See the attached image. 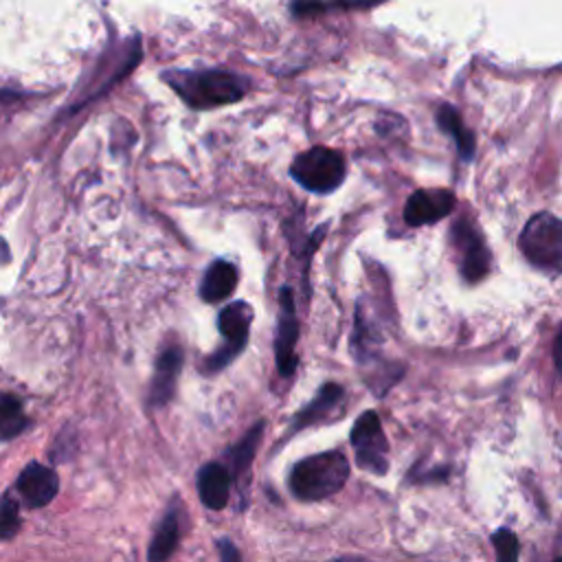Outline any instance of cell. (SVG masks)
I'll use <instances>...</instances> for the list:
<instances>
[{
	"label": "cell",
	"instance_id": "1",
	"mask_svg": "<svg viewBox=\"0 0 562 562\" xmlns=\"http://www.w3.org/2000/svg\"><path fill=\"white\" fill-rule=\"evenodd\" d=\"M162 79L180 94V99L195 110L220 108L239 101L248 92V79L233 70H167Z\"/></svg>",
	"mask_w": 562,
	"mask_h": 562
},
{
	"label": "cell",
	"instance_id": "2",
	"mask_svg": "<svg viewBox=\"0 0 562 562\" xmlns=\"http://www.w3.org/2000/svg\"><path fill=\"white\" fill-rule=\"evenodd\" d=\"M349 479V459L340 450L310 454L292 465L288 485L299 501H323L342 490Z\"/></svg>",
	"mask_w": 562,
	"mask_h": 562
},
{
	"label": "cell",
	"instance_id": "3",
	"mask_svg": "<svg viewBox=\"0 0 562 562\" xmlns=\"http://www.w3.org/2000/svg\"><path fill=\"white\" fill-rule=\"evenodd\" d=\"M345 158L331 147H310L301 151L290 167L292 178L312 193H331L345 180Z\"/></svg>",
	"mask_w": 562,
	"mask_h": 562
},
{
	"label": "cell",
	"instance_id": "4",
	"mask_svg": "<svg viewBox=\"0 0 562 562\" xmlns=\"http://www.w3.org/2000/svg\"><path fill=\"white\" fill-rule=\"evenodd\" d=\"M522 255L540 268H558L562 263V220L551 213L533 215L520 237Z\"/></svg>",
	"mask_w": 562,
	"mask_h": 562
},
{
	"label": "cell",
	"instance_id": "5",
	"mask_svg": "<svg viewBox=\"0 0 562 562\" xmlns=\"http://www.w3.org/2000/svg\"><path fill=\"white\" fill-rule=\"evenodd\" d=\"M349 441L353 448L356 465L371 474H386L389 470V441L382 430L380 417L375 411H364L349 432Z\"/></svg>",
	"mask_w": 562,
	"mask_h": 562
},
{
	"label": "cell",
	"instance_id": "6",
	"mask_svg": "<svg viewBox=\"0 0 562 562\" xmlns=\"http://www.w3.org/2000/svg\"><path fill=\"white\" fill-rule=\"evenodd\" d=\"M252 307L246 301L228 303L217 316V329L224 338L222 347L204 362L206 373L222 371L248 342V331L252 325Z\"/></svg>",
	"mask_w": 562,
	"mask_h": 562
},
{
	"label": "cell",
	"instance_id": "7",
	"mask_svg": "<svg viewBox=\"0 0 562 562\" xmlns=\"http://www.w3.org/2000/svg\"><path fill=\"white\" fill-rule=\"evenodd\" d=\"M279 325H277V338H274V358L277 369L283 378H290L296 369V353L294 345L299 340V321H296V307L292 299V288H281L279 292Z\"/></svg>",
	"mask_w": 562,
	"mask_h": 562
},
{
	"label": "cell",
	"instance_id": "8",
	"mask_svg": "<svg viewBox=\"0 0 562 562\" xmlns=\"http://www.w3.org/2000/svg\"><path fill=\"white\" fill-rule=\"evenodd\" d=\"M457 200L448 189H417L408 195L404 204V222L408 226H426L443 220Z\"/></svg>",
	"mask_w": 562,
	"mask_h": 562
},
{
	"label": "cell",
	"instance_id": "9",
	"mask_svg": "<svg viewBox=\"0 0 562 562\" xmlns=\"http://www.w3.org/2000/svg\"><path fill=\"white\" fill-rule=\"evenodd\" d=\"M15 492L31 509L48 505L59 492V476L53 468L31 461L15 479Z\"/></svg>",
	"mask_w": 562,
	"mask_h": 562
},
{
	"label": "cell",
	"instance_id": "10",
	"mask_svg": "<svg viewBox=\"0 0 562 562\" xmlns=\"http://www.w3.org/2000/svg\"><path fill=\"white\" fill-rule=\"evenodd\" d=\"M454 246L461 250V274L465 281L474 283L483 279L490 270V250L481 235L465 220L452 226Z\"/></svg>",
	"mask_w": 562,
	"mask_h": 562
},
{
	"label": "cell",
	"instance_id": "11",
	"mask_svg": "<svg viewBox=\"0 0 562 562\" xmlns=\"http://www.w3.org/2000/svg\"><path fill=\"white\" fill-rule=\"evenodd\" d=\"M180 527H182V503L180 498H173L154 529V536L147 547V562H167L173 555V551L180 544Z\"/></svg>",
	"mask_w": 562,
	"mask_h": 562
},
{
	"label": "cell",
	"instance_id": "12",
	"mask_svg": "<svg viewBox=\"0 0 562 562\" xmlns=\"http://www.w3.org/2000/svg\"><path fill=\"white\" fill-rule=\"evenodd\" d=\"M180 369H182L180 345L165 347L156 358V369H154V378H151V386H149V404L151 406H165L173 397Z\"/></svg>",
	"mask_w": 562,
	"mask_h": 562
},
{
	"label": "cell",
	"instance_id": "13",
	"mask_svg": "<svg viewBox=\"0 0 562 562\" xmlns=\"http://www.w3.org/2000/svg\"><path fill=\"white\" fill-rule=\"evenodd\" d=\"M198 496L204 507L209 509H224L231 498V487H233V474L226 465L217 461H209L198 470Z\"/></svg>",
	"mask_w": 562,
	"mask_h": 562
},
{
	"label": "cell",
	"instance_id": "14",
	"mask_svg": "<svg viewBox=\"0 0 562 562\" xmlns=\"http://www.w3.org/2000/svg\"><path fill=\"white\" fill-rule=\"evenodd\" d=\"M237 288V268L235 263L226 261V259H217L213 261L202 281H200V299L204 303H220L224 299H228Z\"/></svg>",
	"mask_w": 562,
	"mask_h": 562
},
{
	"label": "cell",
	"instance_id": "15",
	"mask_svg": "<svg viewBox=\"0 0 562 562\" xmlns=\"http://www.w3.org/2000/svg\"><path fill=\"white\" fill-rule=\"evenodd\" d=\"M345 393L340 389V384H325L318 395L294 417V424H292V430H301L305 426H312V424H318L323 422L336 406H340Z\"/></svg>",
	"mask_w": 562,
	"mask_h": 562
},
{
	"label": "cell",
	"instance_id": "16",
	"mask_svg": "<svg viewBox=\"0 0 562 562\" xmlns=\"http://www.w3.org/2000/svg\"><path fill=\"white\" fill-rule=\"evenodd\" d=\"M437 125H439L446 134H450V136L454 138L461 158H463V160H470L472 154H474V134L463 125L461 114H459L452 105L443 103V105H439V110H437Z\"/></svg>",
	"mask_w": 562,
	"mask_h": 562
},
{
	"label": "cell",
	"instance_id": "17",
	"mask_svg": "<svg viewBox=\"0 0 562 562\" xmlns=\"http://www.w3.org/2000/svg\"><path fill=\"white\" fill-rule=\"evenodd\" d=\"M261 432H263V422H257L244 437L239 443L231 446L226 450V457H228V470L233 474V479H239L252 463V457L257 452V446H259V439H261Z\"/></svg>",
	"mask_w": 562,
	"mask_h": 562
},
{
	"label": "cell",
	"instance_id": "18",
	"mask_svg": "<svg viewBox=\"0 0 562 562\" xmlns=\"http://www.w3.org/2000/svg\"><path fill=\"white\" fill-rule=\"evenodd\" d=\"M29 424H31V419L24 415L20 400L11 393H4L0 400V437H2V441H11L20 432H24L29 428Z\"/></svg>",
	"mask_w": 562,
	"mask_h": 562
},
{
	"label": "cell",
	"instance_id": "19",
	"mask_svg": "<svg viewBox=\"0 0 562 562\" xmlns=\"http://www.w3.org/2000/svg\"><path fill=\"white\" fill-rule=\"evenodd\" d=\"M20 503L13 498L11 490L2 494V507H0V536L2 540H11L20 529Z\"/></svg>",
	"mask_w": 562,
	"mask_h": 562
},
{
	"label": "cell",
	"instance_id": "20",
	"mask_svg": "<svg viewBox=\"0 0 562 562\" xmlns=\"http://www.w3.org/2000/svg\"><path fill=\"white\" fill-rule=\"evenodd\" d=\"M496 562H518V538L509 529H496L492 533Z\"/></svg>",
	"mask_w": 562,
	"mask_h": 562
},
{
	"label": "cell",
	"instance_id": "21",
	"mask_svg": "<svg viewBox=\"0 0 562 562\" xmlns=\"http://www.w3.org/2000/svg\"><path fill=\"white\" fill-rule=\"evenodd\" d=\"M215 544H217L220 562H241V553L231 538H220Z\"/></svg>",
	"mask_w": 562,
	"mask_h": 562
},
{
	"label": "cell",
	"instance_id": "22",
	"mask_svg": "<svg viewBox=\"0 0 562 562\" xmlns=\"http://www.w3.org/2000/svg\"><path fill=\"white\" fill-rule=\"evenodd\" d=\"M553 362H555V369H558V373L562 375V329L558 331V336H555V342H553Z\"/></svg>",
	"mask_w": 562,
	"mask_h": 562
},
{
	"label": "cell",
	"instance_id": "23",
	"mask_svg": "<svg viewBox=\"0 0 562 562\" xmlns=\"http://www.w3.org/2000/svg\"><path fill=\"white\" fill-rule=\"evenodd\" d=\"M334 562H358V560H351V558H338V560H334Z\"/></svg>",
	"mask_w": 562,
	"mask_h": 562
},
{
	"label": "cell",
	"instance_id": "24",
	"mask_svg": "<svg viewBox=\"0 0 562 562\" xmlns=\"http://www.w3.org/2000/svg\"><path fill=\"white\" fill-rule=\"evenodd\" d=\"M553 562H562V558H558V560H553Z\"/></svg>",
	"mask_w": 562,
	"mask_h": 562
}]
</instances>
